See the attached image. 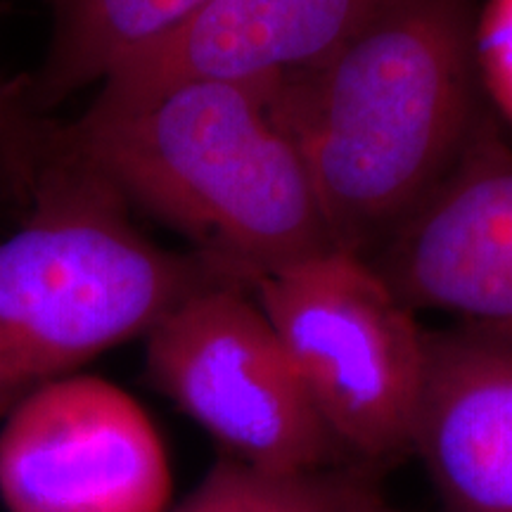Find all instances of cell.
<instances>
[{"label":"cell","instance_id":"6da1fadb","mask_svg":"<svg viewBox=\"0 0 512 512\" xmlns=\"http://www.w3.org/2000/svg\"><path fill=\"white\" fill-rule=\"evenodd\" d=\"M475 0H387L304 74L266 88L339 252L373 261L486 117Z\"/></svg>","mask_w":512,"mask_h":512},{"label":"cell","instance_id":"7a4b0ae2","mask_svg":"<svg viewBox=\"0 0 512 512\" xmlns=\"http://www.w3.org/2000/svg\"><path fill=\"white\" fill-rule=\"evenodd\" d=\"M57 138L235 283L332 252L302 152L266 88L192 81L124 107H88Z\"/></svg>","mask_w":512,"mask_h":512},{"label":"cell","instance_id":"3957f363","mask_svg":"<svg viewBox=\"0 0 512 512\" xmlns=\"http://www.w3.org/2000/svg\"><path fill=\"white\" fill-rule=\"evenodd\" d=\"M219 283L235 280L147 238L124 197L69 155L53 126L29 209L0 240V422Z\"/></svg>","mask_w":512,"mask_h":512},{"label":"cell","instance_id":"277c9868","mask_svg":"<svg viewBox=\"0 0 512 512\" xmlns=\"http://www.w3.org/2000/svg\"><path fill=\"white\" fill-rule=\"evenodd\" d=\"M313 406L361 470L413 453L425 330L368 261L332 252L249 285Z\"/></svg>","mask_w":512,"mask_h":512},{"label":"cell","instance_id":"5b68a950","mask_svg":"<svg viewBox=\"0 0 512 512\" xmlns=\"http://www.w3.org/2000/svg\"><path fill=\"white\" fill-rule=\"evenodd\" d=\"M145 375L230 456L273 475L356 467L249 287L185 297L145 335Z\"/></svg>","mask_w":512,"mask_h":512},{"label":"cell","instance_id":"8992f818","mask_svg":"<svg viewBox=\"0 0 512 512\" xmlns=\"http://www.w3.org/2000/svg\"><path fill=\"white\" fill-rule=\"evenodd\" d=\"M171 467L143 406L117 384L69 375L0 427L8 512H166Z\"/></svg>","mask_w":512,"mask_h":512},{"label":"cell","instance_id":"52a82bcc","mask_svg":"<svg viewBox=\"0 0 512 512\" xmlns=\"http://www.w3.org/2000/svg\"><path fill=\"white\" fill-rule=\"evenodd\" d=\"M368 264L413 311L512 330V150L494 114L432 200Z\"/></svg>","mask_w":512,"mask_h":512},{"label":"cell","instance_id":"ba28073f","mask_svg":"<svg viewBox=\"0 0 512 512\" xmlns=\"http://www.w3.org/2000/svg\"><path fill=\"white\" fill-rule=\"evenodd\" d=\"M387 0H209L100 83L93 107H124L178 83L273 88L304 74Z\"/></svg>","mask_w":512,"mask_h":512},{"label":"cell","instance_id":"9c48e42d","mask_svg":"<svg viewBox=\"0 0 512 512\" xmlns=\"http://www.w3.org/2000/svg\"><path fill=\"white\" fill-rule=\"evenodd\" d=\"M448 512H512V330L460 320L425 332L413 430Z\"/></svg>","mask_w":512,"mask_h":512},{"label":"cell","instance_id":"30bf717a","mask_svg":"<svg viewBox=\"0 0 512 512\" xmlns=\"http://www.w3.org/2000/svg\"><path fill=\"white\" fill-rule=\"evenodd\" d=\"M209 0H50L53 36L41 67L15 88L31 114H43L119 64L162 41Z\"/></svg>","mask_w":512,"mask_h":512},{"label":"cell","instance_id":"8fae6325","mask_svg":"<svg viewBox=\"0 0 512 512\" xmlns=\"http://www.w3.org/2000/svg\"><path fill=\"white\" fill-rule=\"evenodd\" d=\"M368 482L361 467L273 475L221 456L174 512H349Z\"/></svg>","mask_w":512,"mask_h":512},{"label":"cell","instance_id":"7c38bea8","mask_svg":"<svg viewBox=\"0 0 512 512\" xmlns=\"http://www.w3.org/2000/svg\"><path fill=\"white\" fill-rule=\"evenodd\" d=\"M50 124L22 105L0 79V188L17 211L27 209L48 157Z\"/></svg>","mask_w":512,"mask_h":512},{"label":"cell","instance_id":"4fadbf2b","mask_svg":"<svg viewBox=\"0 0 512 512\" xmlns=\"http://www.w3.org/2000/svg\"><path fill=\"white\" fill-rule=\"evenodd\" d=\"M475 60L484 98L512 124V0H486L477 10Z\"/></svg>","mask_w":512,"mask_h":512},{"label":"cell","instance_id":"5bb4252c","mask_svg":"<svg viewBox=\"0 0 512 512\" xmlns=\"http://www.w3.org/2000/svg\"><path fill=\"white\" fill-rule=\"evenodd\" d=\"M349 512H399V510L392 508L389 503H384L380 491L368 482L361 491H358V496L354 498V503H351Z\"/></svg>","mask_w":512,"mask_h":512}]
</instances>
